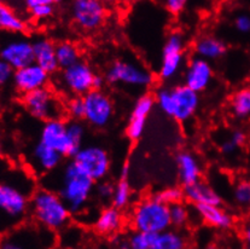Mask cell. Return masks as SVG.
<instances>
[{"instance_id":"obj_10","label":"cell","mask_w":250,"mask_h":249,"mask_svg":"<svg viewBox=\"0 0 250 249\" xmlns=\"http://www.w3.org/2000/svg\"><path fill=\"white\" fill-rule=\"evenodd\" d=\"M185 58V40L180 33L168 35L162 49L159 75L162 80H172L180 73Z\"/></svg>"},{"instance_id":"obj_24","label":"cell","mask_w":250,"mask_h":249,"mask_svg":"<svg viewBox=\"0 0 250 249\" xmlns=\"http://www.w3.org/2000/svg\"><path fill=\"white\" fill-rule=\"evenodd\" d=\"M195 52L198 57L210 62V61L219 60L225 55L226 45L218 38L206 35L196 42Z\"/></svg>"},{"instance_id":"obj_6","label":"cell","mask_w":250,"mask_h":249,"mask_svg":"<svg viewBox=\"0 0 250 249\" xmlns=\"http://www.w3.org/2000/svg\"><path fill=\"white\" fill-rule=\"evenodd\" d=\"M73 161L94 182L105 179L110 172V156L108 151L101 145L90 144V145L81 146L73 156Z\"/></svg>"},{"instance_id":"obj_47","label":"cell","mask_w":250,"mask_h":249,"mask_svg":"<svg viewBox=\"0 0 250 249\" xmlns=\"http://www.w3.org/2000/svg\"><path fill=\"white\" fill-rule=\"evenodd\" d=\"M102 1L103 2H114V1H116V0H102Z\"/></svg>"},{"instance_id":"obj_25","label":"cell","mask_w":250,"mask_h":249,"mask_svg":"<svg viewBox=\"0 0 250 249\" xmlns=\"http://www.w3.org/2000/svg\"><path fill=\"white\" fill-rule=\"evenodd\" d=\"M27 28L24 20L5 2H0V32L21 34Z\"/></svg>"},{"instance_id":"obj_4","label":"cell","mask_w":250,"mask_h":249,"mask_svg":"<svg viewBox=\"0 0 250 249\" xmlns=\"http://www.w3.org/2000/svg\"><path fill=\"white\" fill-rule=\"evenodd\" d=\"M155 98L160 110L178 123H188L191 120L197 113L201 103L200 93L185 83L161 88Z\"/></svg>"},{"instance_id":"obj_45","label":"cell","mask_w":250,"mask_h":249,"mask_svg":"<svg viewBox=\"0 0 250 249\" xmlns=\"http://www.w3.org/2000/svg\"><path fill=\"white\" fill-rule=\"evenodd\" d=\"M104 85V79L102 76L96 75V79H94V88H102Z\"/></svg>"},{"instance_id":"obj_42","label":"cell","mask_w":250,"mask_h":249,"mask_svg":"<svg viewBox=\"0 0 250 249\" xmlns=\"http://www.w3.org/2000/svg\"><path fill=\"white\" fill-rule=\"evenodd\" d=\"M237 149H238V146H237L229 138L221 144V151H223L225 155L234 154Z\"/></svg>"},{"instance_id":"obj_48","label":"cell","mask_w":250,"mask_h":249,"mask_svg":"<svg viewBox=\"0 0 250 249\" xmlns=\"http://www.w3.org/2000/svg\"><path fill=\"white\" fill-rule=\"evenodd\" d=\"M1 152H2V149H1V145H0V156H1Z\"/></svg>"},{"instance_id":"obj_23","label":"cell","mask_w":250,"mask_h":249,"mask_svg":"<svg viewBox=\"0 0 250 249\" xmlns=\"http://www.w3.org/2000/svg\"><path fill=\"white\" fill-rule=\"evenodd\" d=\"M122 222H124V217L120 208L111 206V207L104 208L99 213L94 222V228L101 235H113L120 230Z\"/></svg>"},{"instance_id":"obj_36","label":"cell","mask_w":250,"mask_h":249,"mask_svg":"<svg viewBox=\"0 0 250 249\" xmlns=\"http://www.w3.org/2000/svg\"><path fill=\"white\" fill-rule=\"evenodd\" d=\"M30 15H32L33 19L35 20H47L50 17L53 16V12H55V9H53V5L45 4V5H38V6L32 7L29 9Z\"/></svg>"},{"instance_id":"obj_44","label":"cell","mask_w":250,"mask_h":249,"mask_svg":"<svg viewBox=\"0 0 250 249\" xmlns=\"http://www.w3.org/2000/svg\"><path fill=\"white\" fill-rule=\"evenodd\" d=\"M243 240H244V243H246L247 247L250 248V223H248V224L246 225V228H244Z\"/></svg>"},{"instance_id":"obj_17","label":"cell","mask_w":250,"mask_h":249,"mask_svg":"<svg viewBox=\"0 0 250 249\" xmlns=\"http://www.w3.org/2000/svg\"><path fill=\"white\" fill-rule=\"evenodd\" d=\"M214 78V70L210 62L201 57H195L186 65L184 73V83L201 93L210 86Z\"/></svg>"},{"instance_id":"obj_18","label":"cell","mask_w":250,"mask_h":249,"mask_svg":"<svg viewBox=\"0 0 250 249\" xmlns=\"http://www.w3.org/2000/svg\"><path fill=\"white\" fill-rule=\"evenodd\" d=\"M30 160H32V165L35 171L39 173H50L61 166L63 161V155L57 150L39 142L33 149Z\"/></svg>"},{"instance_id":"obj_34","label":"cell","mask_w":250,"mask_h":249,"mask_svg":"<svg viewBox=\"0 0 250 249\" xmlns=\"http://www.w3.org/2000/svg\"><path fill=\"white\" fill-rule=\"evenodd\" d=\"M156 197L159 200L162 201L166 205H173V203H177L183 201L184 196V190L180 189L178 187H169L167 189H163L162 191H160L156 195Z\"/></svg>"},{"instance_id":"obj_32","label":"cell","mask_w":250,"mask_h":249,"mask_svg":"<svg viewBox=\"0 0 250 249\" xmlns=\"http://www.w3.org/2000/svg\"><path fill=\"white\" fill-rule=\"evenodd\" d=\"M169 215L172 225L177 226V228H182L190 219L188 208L184 205L182 201L177 203H173V205H169Z\"/></svg>"},{"instance_id":"obj_46","label":"cell","mask_w":250,"mask_h":249,"mask_svg":"<svg viewBox=\"0 0 250 249\" xmlns=\"http://www.w3.org/2000/svg\"><path fill=\"white\" fill-rule=\"evenodd\" d=\"M128 173H129V167L127 166V165H125L124 168H122V172H121V177L127 178L128 177Z\"/></svg>"},{"instance_id":"obj_43","label":"cell","mask_w":250,"mask_h":249,"mask_svg":"<svg viewBox=\"0 0 250 249\" xmlns=\"http://www.w3.org/2000/svg\"><path fill=\"white\" fill-rule=\"evenodd\" d=\"M60 1L61 0H24L25 6H27L28 9H32V7L38 6V5H45V4L55 5Z\"/></svg>"},{"instance_id":"obj_39","label":"cell","mask_w":250,"mask_h":249,"mask_svg":"<svg viewBox=\"0 0 250 249\" xmlns=\"http://www.w3.org/2000/svg\"><path fill=\"white\" fill-rule=\"evenodd\" d=\"M14 73V68H12L9 63L5 62L4 60L0 58V86H4L6 85V83H9L10 81H12Z\"/></svg>"},{"instance_id":"obj_37","label":"cell","mask_w":250,"mask_h":249,"mask_svg":"<svg viewBox=\"0 0 250 249\" xmlns=\"http://www.w3.org/2000/svg\"><path fill=\"white\" fill-rule=\"evenodd\" d=\"M94 191H96V195L101 201H104V202L111 201L114 194V185L108 182H102L94 187Z\"/></svg>"},{"instance_id":"obj_40","label":"cell","mask_w":250,"mask_h":249,"mask_svg":"<svg viewBox=\"0 0 250 249\" xmlns=\"http://www.w3.org/2000/svg\"><path fill=\"white\" fill-rule=\"evenodd\" d=\"M234 28L241 34H249L250 33V16L242 14L238 15L234 20Z\"/></svg>"},{"instance_id":"obj_27","label":"cell","mask_w":250,"mask_h":249,"mask_svg":"<svg viewBox=\"0 0 250 249\" xmlns=\"http://www.w3.org/2000/svg\"><path fill=\"white\" fill-rule=\"evenodd\" d=\"M185 247V237L178 231L167 228L162 232L156 233L154 249H183Z\"/></svg>"},{"instance_id":"obj_1","label":"cell","mask_w":250,"mask_h":249,"mask_svg":"<svg viewBox=\"0 0 250 249\" xmlns=\"http://www.w3.org/2000/svg\"><path fill=\"white\" fill-rule=\"evenodd\" d=\"M96 182L81 171L71 160L60 172L57 192L70 209L71 214H81L87 207Z\"/></svg>"},{"instance_id":"obj_15","label":"cell","mask_w":250,"mask_h":249,"mask_svg":"<svg viewBox=\"0 0 250 249\" xmlns=\"http://www.w3.org/2000/svg\"><path fill=\"white\" fill-rule=\"evenodd\" d=\"M48 73L38 63L33 62L25 67L16 69L12 78V83L19 92L24 93L38 88L46 87L48 83Z\"/></svg>"},{"instance_id":"obj_41","label":"cell","mask_w":250,"mask_h":249,"mask_svg":"<svg viewBox=\"0 0 250 249\" xmlns=\"http://www.w3.org/2000/svg\"><path fill=\"white\" fill-rule=\"evenodd\" d=\"M229 139H231V141L239 148V146L244 145V143H246L247 141V136L243 131H238V129H237V131L232 132L231 136H229Z\"/></svg>"},{"instance_id":"obj_38","label":"cell","mask_w":250,"mask_h":249,"mask_svg":"<svg viewBox=\"0 0 250 249\" xmlns=\"http://www.w3.org/2000/svg\"><path fill=\"white\" fill-rule=\"evenodd\" d=\"M160 1L165 9L173 15L180 14L188 4V0H160Z\"/></svg>"},{"instance_id":"obj_11","label":"cell","mask_w":250,"mask_h":249,"mask_svg":"<svg viewBox=\"0 0 250 249\" xmlns=\"http://www.w3.org/2000/svg\"><path fill=\"white\" fill-rule=\"evenodd\" d=\"M71 17L79 28L93 32L104 23L106 10L102 0H73Z\"/></svg>"},{"instance_id":"obj_30","label":"cell","mask_w":250,"mask_h":249,"mask_svg":"<svg viewBox=\"0 0 250 249\" xmlns=\"http://www.w3.org/2000/svg\"><path fill=\"white\" fill-rule=\"evenodd\" d=\"M67 131L69 142H70L74 155H75V152L83 146V137H85V127H83V124L79 123V120H74L71 123H68Z\"/></svg>"},{"instance_id":"obj_9","label":"cell","mask_w":250,"mask_h":249,"mask_svg":"<svg viewBox=\"0 0 250 249\" xmlns=\"http://www.w3.org/2000/svg\"><path fill=\"white\" fill-rule=\"evenodd\" d=\"M0 58L15 70L34 62L33 42L20 34H12L0 40Z\"/></svg>"},{"instance_id":"obj_13","label":"cell","mask_w":250,"mask_h":249,"mask_svg":"<svg viewBox=\"0 0 250 249\" xmlns=\"http://www.w3.org/2000/svg\"><path fill=\"white\" fill-rule=\"evenodd\" d=\"M96 75L90 64L78 61L73 65L63 69L61 81L68 92L75 96H85L94 88Z\"/></svg>"},{"instance_id":"obj_50","label":"cell","mask_w":250,"mask_h":249,"mask_svg":"<svg viewBox=\"0 0 250 249\" xmlns=\"http://www.w3.org/2000/svg\"><path fill=\"white\" fill-rule=\"evenodd\" d=\"M2 1V0H0V2H1Z\"/></svg>"},{"instance_id":"obj_21","label":"cell","mask_w":250,"mask_h":249,"mask_svg":"<svg viewBox=\"0 0 250 249\" xmlns=\"http://www.w3.org/2000/svg\"><path fill=\"white\" fill-rule=\"evenodd\" d=\"M34 50V62L42 67L48 74L58 69L57 57H56V45L47 38H37L33 42Z\"/></svg>"},{"instance_id":"obj_26","label":"cell","mask_w":250,"mask_h":249,"mask_svg":"<svg viewBox=\"0 0 250 249\" xmlns=\"http://www.w3.org/2000/svg\"><path fill=\"white\" fill-rule=\"evenodd\" d=\"M231 113L237 119L250 118V87H243L236 91L229 102Z\"/></svg>"},{"instance_id":"obj_28","label":"cell","mask_w":250,"mask_h":249,"mask_svg":"<svg viewBox=\"0 0 250 249\" xmlns=\"http://www.w3.org/2000/svg\"><path fill=\"white\" fill-rule=\"evenodd\" d=\"M56 57L58 67L64 69L80 61V51L73 42H63L56 45Z\"/></svg>"},{"instance_id":"obj_5","label":"cell","mask_w":250,"mask_h":249,"mask_svg":"<svg viewBox=\"0 0 250 249\" xmlns=\"http://www.w3.org/2000/svg\"><path fill=\"white\" fill-rule=\"evenodd\" d=\"M132 226L136 231L159 233L172 226L169 206L155 197L140 201L134 207L131 217Z\"/></svg>"},{"instance_id":"obj_35","label":"cell","mask_w":250,"mask_h":249,"mask_svg":"<svg viewBox=\"0 0 250 249\" xmlns=\"http://www.w3.org/2000/svg\"><path fill=\"white\" fill-rule=\"evenodd\" d=\"M68 114L74 120H81L85 118V102L83 96H75L67 104Z\"/></svg>"},{"instance_id":"obj_22","label":"cell","mask_w":250,"mask_h":249,"mask_svg":"<svg viewBox=\"0 0 250 249\" xmlns=\"http://www.w3.org/2000/svg\"><path fill=\"white\" fill-rule=\"evenodd\" d=\"M184 196L193 205H220L221 199L218 192L206 183L198 182L184 187Z\"/></svg>"},{"instance_id":"obj_8","label":"cell","mask_w":250,"mask_h":249,"mask_svg":"<svg viewBox=\"0 0 250 249\" xmlns=\"http://www.w3.org/2000/svg\"><path fill=\"white\" fill-rule=\"evenodd\" d=\"M83 97L85 102L83 120L98 129L108 126L114 116V103L111 98L101 88H93Z\"/></svg>"},{"instance_id":"obj_49","label":"cell","mask_w":250,"mask_h":249,"mask_svg":"<svg viewBox=\"0 0 250 249\" xmlns=\"http://www.w3.org/2000/svg\"><path fill=\"white\" fill-rule=\"evenodd\" d=\"M127 1H133V0H127Z\"/></svg>"},{"instance_id":"obj_14","label":"cell","mask_w":250,"mask_h":249,"mask_svg":"<svg viewBox=\"0 0 250 249\" xmlns=\"http://www.w3.org/2000/svg\"><path fill=\"white\" fill-rule=\"evenodd\" d=\"M68 124L60 118L46 120L40 131V142L50 148L57 150L63 156H74L73 148L68 138Z\"/></svg>"},{"instance_id":"obj_20","label":"cell","mask_w":250,"mask_h":249,"mask_svg":"<svg viewBox=\"0 0 250 249\" xmlns=\"http://www.w3.org/2000/svg\"><path fill=\"white\" fill-rule=\"evenodd\" d=\"M195 209L198 217L211 228L228 230L233 224L232 215L220 205H195Z\"/></svg>"},{"instance_id":"obj_19","label":"cell","mask_w":250,"mask_h":249,"mask_svg":"<svg viewBox=\"0 0 250 249\" xmlns=\"http://www.w3.org/2000/svg\"><path fill=\"white\" fill-rule=\"evenodd\" d=\"M178 175H179L180 183L186 185L193 184V183L201 180L202 175V166L197 157L190 151H182L178 154L177 160Z\"/></svg>"},{"instance_id":"obj_16","label":"cell","mask_w":250,"mask_h":249,"mask_svg":"<svg viewBox=\"0 0 250 249\" xmlns=\"http://www.w3.org/2000/svg\"><path fill=\"white\" fill-rule=\"evenodd\" d=\"M156 98L151 95H143L138 98L127 124V136L131 141H139L146 128L147 118L152 113Z\"/></svg>"},{"instance_id":"obj_2","label":"cell","mask_w":250,"mask_h":249,"mask_svg":"<svg viewBox=\"0 0 250 249\" xmlns=\"http://www.w3.org/2000/svg\"><path fill=\"white\" fill-rule=\"evenodd\" d=\"M30 212L29 192L20 182L0 180V233L9 232L20 225Z\"/></svg>"},{"instance_id":"obj_33","label":"cell","mask_w":250,"mask_h":249,"mask_svg":"<svg viewBox=\"0 0 250 249\" xmlns=\"http://www.w3.org/2000/svg\"><path fill=\"white\" fill-rule=\"evenodd\" d=\"M233 200L238 206L246 207L250 206V182L241 180L233 189Z\"/></svg>"},{"instance_id":"obj_31","label":"cell","mask_w":250,"mask_h":249,"mask_svg":"<svg viewBox=\"0 0 250 249\" xmlns=\"http://www.w3.org/2000/svg\"><path fill=\"white\" fill-rule=\"evenodd\" d=\"M156 233L136 231L128 241L129 248L132 249H154Z\"/></svg>"},{"instance_id":"obj_29","label":"cell","mask_w":250,"mask_h":249,"mask_svg":"<svg viewBox=\"0 0 250 249\" xmlns=\"http://www.w3.org/2000/svg\"><path fill=\"white\" fill-rule=\"evenodd\" d=\"M132 197V190L129 187V183L127 182V178L122 177L119 180L116 185L114 187V194L111 197V202L115 207L120 208H126L128 206V203L131 202Z\"/></svg>"},{"instance_id":"obj_7","label":"cell","mask_w":250,"mask_h":249,"mask_svg":"<svg viewBox=\"0 0 250 249\" xmlns=\"http://www.w3.org/2000/svg\"><path fill=\"white\" fill-rule=\"evenodd\" d=\"M105 80L109 83L131 86V87H147L154 81L151 72L144 65L131 61H116L105 73Z\"/></svg>"},{"instance_id":"obj_12","label":"cell","mask_w":250,"mask_h":249,"mask_svg":"<svg viewBox=\"0 0 250 249\" xmlns=\"http://www.w3.org/2000/svg\"><path fill=\"white\" fill-rule=\"evenodd\" d=\"M25 110L38 120H50L58 118L61 113L60 104L53 93L46 87L38 88L23 95Z\"/></svg>"},{"instance_id":"obj_3","label":"cell","mask_w":250,"mask_h":249,"mask_svg":"<svg viewBox=\"0 0 250 249\" xmlns=\"http://www.w3.org/2000/svg\"><path fill=\"white\" fill-rule=\"evenodd\" d=\"M30 212L42 228L51 231L63 230L69 224L71 212L57 191L40 189L30 199Z\"/></svg>"}]
</instances>
